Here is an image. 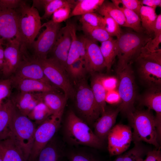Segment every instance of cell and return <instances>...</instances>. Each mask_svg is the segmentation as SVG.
Here are the masks:
<instances>
[{
	"label": "cell",
	"instance_id": "obj_1",
	"mask_svg": "<svg viewBox=\"0 0 161 161\" xmlns=\"http://www.w3.org/2000/svg\"><path fill=\"white\" fill-rule=\"evenodd\" d=\"M152 38L145 32L127 31L122 32L117 38L118 60L116 72L119 71L135 61L142 48Z\"/></svg>",
	"mask_w": 161,
	"mask_h": 161
},
{
	"label": "cell",
	"instance_id": "obj_2",
	"mask_svg": "<svg viewBox=\"0 0 161 161\" xmlns=\"http://www.w3.org/2000/svg\"><path fill=\"white\" fill-rule=\"evenodd\" d=\"M66 140L72 144L97 148L103 146V141L93 132L88 125L72 110L68 112L64 125Z\"/></svg>",
	"mask_w": 161,
	"mask_h": 161
},
{
	"label": "cell",
	"instance_id": "obj_3",
	"mask_svg": "<svg viewBox=\"0 0 161 161\" xmlns=\"http://www.w3.org/2000/svg\"><path fill=\"white\" fill-rule=\"evenodd\" d=\"M130 126L133 129L134 143L143 141L157 148L160 142L157 130L155 117L150 110H136L126 115Z\"/></svg>",
	"mask_w": 161,
	"mask_h": 161
},
{
	"label": "cell",
	"instance_id": "obj_4",
	"mask_svg": "<svg viewBox=\"0 0 161 161\" xmlns=\"http://www.w3.org/2000/svg\"><path fill=\"white\" fill-rule=\"evenodd\" d=\"M19 38L20 50L23 54L27 53L42 28L41 17L37 9L27 5L24 1L18 8Z\"/></svg>",
	"mask_w": 161,
	"mask_h": 161
},
{
	"label": "cell",
	"instance_id": "obj_5",
	"mask_svg": "<svg viewBox=\"0 0 161 161\" xmlns=\"http://www.w3.org/2000/svg\"><path fill=\"white\" fill-rule=\"evenodd\" d=\"M36 129L32 120L16 109L10 124L9 138L19 149L26 161L31 154Z\"/></svg>",
	"mask_w": 161,
	"mask_h": 161
},
{
	"label": "cell",
	"instance_id": "obj_6",
	"mask_svg": "<svg viewBox=\"0 0 161 161\" xmlns=\"http://www.w3.org/2000/svg\"><path fill=\"white\" fill-rule=\"evenodd\" d=\"M135 61L141 79L150 88H161V49L151 52L143 47Z\"/></svg>",
	"mask_w": 161,
	"mask_h": 161
},
{
	"label": "cell",
	"instance_id": "obj_7",
	"mask_svg": "<svg viewBox=\"0 0 161 161\" xmlns=\"http://www.w3.org/2000/svg\"><path fill=\"white\" fill-rule=\"evenodd\" d=\"M116 72L118 80L117 90L121 99L118 107L120 112L126 115L135 110L136 89L134 72L131 64Z\"/></svg>",
	"mask_w": 161,
	"mask_h": 161
},
{
	"label": "cell",
	"instance_id": "obj_8",
	"mask_svg": "<svg viewBox=\"0 0 161 161\" xmlns=\"http://www.w3.org/2000/svg\"><path fill=\"white\" fill-rule=\"evenodd\" d=\"M81 80L75 92L76 106L83 120L88 125H91L101 114L91 87L84 80Z\"/></svg>",
	"mask_w": 161,
	"mask_h": 161
},
{
	"label": "cell",
	"instance_id": "obj_9",
	"mask_svg": "<svg viewBox=\"0 0 161 161\" xmlns=\"http://www.w3.org/2000/svg\"><path fill=\"white\" fill-rule=\"evenodd\" d=\"M38 60L44 74L49 82L63 90L67 98L74 97L75 92L64 68L51 58Z\"/></svg>",
	"mask_w": 161,
	"mask_h": 161
},
{
	"label": "cell",
	"instance_id": "obj_10",
	"mask_svg": "<svg viewBox=\"0 0 161 161\" xmlns=\"http://www.w3.org/2000/svg\"><path fill=\"white\" fill-rule=\"evenodd\" d=\"M62 116L52 114L36 128L29 161H35L41 150L54 137L60 126Z\"/></svg>",
	"mask_w": 161,
	"mask_h": 161
},
{
	"label": "cell",
	"instance_id": "obj_11",
	"mask_svg": "<svg viewBox=\"0 0 161 161\" xmlns=\"http://www.w3.org/2000/svg\"><path fill=\"white\" fill-rule=\"evenodd\" d=\"M44 27L45 29L33 42L30 48L33 53L32 57L38 60L47 58L61 28L60 24L55 23L52 20L42 25V27Z\"/></svg>",
	"mask_w": 161,
	"mask_h": 161
},
{
	"label": "cell",
	"instance_id": "obj_12",
	"mask_svg": "<svg viewBox=\"0 0 161 161\" xmlns=\"http://www.w3.org/2000/svg\"><path fill=\"white\" fill-rule=\"evenodd\" d=\"M132 136L129 126L122 124L114 125L107 137L108 149L110 155H120L126 152L132 141Z\"/></svg>",
	"mask_w": 161,
	"mask_h": 161
},
{
	"label": "cell",
	"instance_id": "obj_13",
	"mask_svg": "<svg viewBox=\"0 0 161 161\" xmlns=\"http://www.w3.org/2000/svg\"><path fill=\"white\" fill-rule=\"evenodd\" d=\"M71 42L70 22H69L60 29L55 42L50 52L52 55L50 58L58 62L65 70Z\"/></svg>",
	"mask_w": 161,
	"mask_h": 161
},
{
	"label": "cell",
	"instance_id": "obj_14",
	"mask_svg": "<svg viewBox=\"0 0 161 161\" xmlns=\"http://www.w3.org/2000/svg\"><path fill=\"white\" fill-rule=\"evenodd\" d=\"M12 76L18 78L39 80L51 83L45 76L39 61L28 55H21V61Z\"/></svg>",
	"mask_w": 161,
	"mask_h": 161
},
{
	"label": "cell",
	"instance_id": "obj_15",
	"mask_svg": "<svg viewBox=\"0 0 161 161\" xmlns=\"http://www.w3.org/2000/svg\"><path fill=\"white\" fill-rule=\"evenodd\" d=\"M18 34L17 12L0 7V38L4 41L19 38Z\"/></svg>",
	"mask_w": 161,
	"mask_h": 161
},
{
	"label": "cell",
	"instance_id": "obj_16",
	"mask_svg": "<svg viewBox=\"0 0 161 161\" xmlns=\"http://www.w3.org/2000/svg\"><path fill=\"white\" fill-rule=\"evenodd\" d=\"M7 41L4 49V62L1 71L4 75L7 77L14 73L21 59L19 38L17 37Z\"/></svg>",
	"mask_w": 161,
	"mask_h": 161
},
{
	"label": "cell",
	"instance_id": "obj_17",
	"mask_svg": "<svg viewBox=\"0 0 161 161\" xmlns=\"http://www.w3.org/2000/svg\"><path fill=\"white\" fill-rule=\"evenodd\" d=\"M82 38L86 48L85 64L86 71L92 73L101 71L106 68V65L100 47L96 41L86 36Z\"/></svg>",
	"mask_w": 161,
	"mask_h": 161
},
{
	"label": "cell",
	"instance_id": "obj_18",
	"mask_svg": "<svg viewBox=\"0 0 161 161\" xmlns=\"http://www.w3.org/2000/svg\"><path fill=\"white\" fill-rule=\"evenodd\" d=\"M120 112L119 108L107 109L94 123V133L103 141L110 130L114 126L116 118Z\"/></svg>",
	"mask_w": 161,
	"mask_h": 161
},
{
	"label": "cell",
	"instance_id": "obj_19",
	"mask_svg": "<svg viewBox=\"0 0 161 161\" xmlns=\"http://www.w3.org/2000/svg\"><path fill=\"white\" fill-rule=\"evenodd\" d=\"M161 88H150L143 95L141 104L156 113L155 117L156 126L159 141L161 136Z\"/></svg>",
	"mask_w": 161,
	"mask_h": 161
},
{
	"label": "cell",
	"instance_id": "obj_20",
	"mask_svg": "<svg viewBox=\"0 0 161 161\" xmlns=\"http://www.w3.org/2000/svg\"><path fill=\"white\" fill-rule=\"evenodd\" d=\"M10 79L12 86H13L20 92L38 93L57 90L56 87L51 83L41 80L18 78L13 76Z\"/></svg>",
	"mask_w": 161,
	"mask_h": 161
},
{
	"label": "cell",
	"instance_id": "obj_21",
	"mask_svg": "<svg viewBox=\"0 0 161 161\" xmlns=\"http://www.w3.org/2000/svg\"><path fill=\"white\" fill-rule=\"evenodd\" d=\"M16 109L27 116L41 100L38 93L19 92L10 99Z\"/></svg>",
	"mask_w": 161,
	"mask_h": 161
},
{
	"label": "cell",
	"instance_id": "obj_22",
	"mask_svg": "<svg viewBox=\"0 0 161 161\" xmlns=\"http://www.w3.org/2000/svg\"><path fill=\"white\" fill-rule=\"evenodd\" d=\"M41 100L47 105L52 114L63 115L67 98L57 91L38 92Z\"/></svg>",
	"mask_w": 161,
	"mask_h": 161
},
{
	"label": "cell",
	"instance_id": "obj_23",
	"mask_svg": "<svg viewBox=\"0 0 161 161\" xmlns=\"http://www.w3.org/2000/svg\"><path fill=\"white\" fill-rule=\"evenodd\" d=\"M16 110L10 99L3 103L0 108V140L9 137L10 124Z\"/></svg>",
	"mask_w": 161,
	"mask_h": 161
},
{
	"label": "cell",
	"instance_id": "obj_24",
	"mask_svg": "<svg viewBox=\"0 0 161 161\" xmlns=\"http://www.w3.org/2000/svg\"><path fill=\"white\" fill-rule=\"evenodd\" d=\"M0 157L3 161H26L19 149L9 138L0 140Z\"/></svg>",
	"mask_w": 161,
	"mask_h": 161
},
{
	"label": "cell",
	"instance_id": "obj_25",
	"mask_svg": "<svg viewBox=\"0 0 161 161\" xmlns=\"http://www.w3.org/2000/svg\"><path fill=\"white\" fill-rule=\"evenodd\" d=\"M91 80V88L101 114L106 108L105 97L106 91L101 81V75L94 74Z\"/></svg>",
	"mask_w": 161,
	"mask_h": 161
},
{
	"label": "cell",
	"instance_id": "obj_26",
	"mask_svg": "<svg viewBox=\"0 0 161 161\" xmlns=\"http://www.w3.org/2000/svg\"><path fill=\"white\" fill-rule=\"evenodd\" d=\"M63 153L54 137L41 150L35 161H59Z\"/></svg>",
	"mask_w": 161,
	"mask_h": 161
},
{
	"label": "cell",
	"instance_id": "obj_27",
	"mask_svg": "<svg viewBox=\"0 0 161 161\" xmlns=\"http://www.w3.org/2000/svg\"><path fill=\"white\" fill-rule=\"evenodd\" d=\"M97 11L102 16H108L111 17L120 26L128 27L123 13L112 2L104 0Z\"/></svg>",
	"mask_w": 161,
	"mask_h": 161
},
{
	"label": "cell",
	"instance_id": "obj_28",
	"mask_svg": "<svg viewBox=\"0 0 161 161\" xmlns=\"http://www.w3.org/2000/svg\"><path fill=\"white\" fill-rule=\"evenodd\" d=\"M100 47L107 72L110 71L114 61L117 56L118 48L117 39L113 38L102 42Z\"/></svg>",
	"mask_w": 161,
	"mask_h": 161
},
{
	"label": "cell",
	"instance_id": "obj_29",
	"mask_svg": "<svg viewBox=\"0 0 161 161\" xmlns=\"http://www.w3.org/2000/svg\"><path fill=\"white\" fill-rule=\"evenodd\" d=\"M157 15L155 9L142 5L140 10V18L141 25L145 32L151 36Z\"/></svg>",
	"mask_w": 161,
	"mask_h": 161
},
{
	"label": "cell",
	"instance_id": "obj_30",
	"mask_svg": "<svg viewBox=\"0 0 161 161\" xmlns=\"http://www.w3.org/2000/svg\"><path fill=\"white\" fill-rule=\"evenodd\" d=\"M112 1L123 13L128 27L132 29L137 32H145L142 27L140 18L137 14L133 11L122 6L119 0H112Z\"/></svg>",
	"mask_w": 161,
	"mask_h": 161
},
{
	"label": "cell",
	"instance_id": "obj_31",
	"mask_svg": "<svg viewBox=\"0 0 161 161\" xmlns=\"http://www.w3.org/2000/svg\"><path fill=\"white\" fill-rule=\"evenodd\" d=\"M104 0H80L76 3L71 12L69 18L77 16L94 12L101 6Z\"/></svg>",
	"mask_w": 161,
	"mask_h": 161
},
{
	"label": "cell",
	"instance_id": "obj_32",
	"mask_svg": "<svg viewBox=\"0 0 161 161\" xmlns=\"http://www.w3.org/2000/svg\"><path fill=\"white\" fill-rule=\"evenodd\" d=\"M134 146L113 161H139L147 153L146 148L141 142L134 143Z\"/></svg>",
	"mask_w": 161,
	"mask_h": 161
},
{
	"label": "cell",
	"instance_id": "obj_33",
	"mask_svg": "<svg viewBox=\"0 0 161 161\" xmlns=\"http://www.w3.org/2000/svg\"><path fill=\"white\" fill-rule=\"evenodd\" d=\"M52 114L41 100L35 107L27 117L39 125L50 116Z\"/></svg>",
	"mask_w": 161,
	"mask_h": 161
},
{
	"label": "cell",
	"instance_id": "obj_34",
	"mask_svg": "<svg viewBox=\"0 0 161 161\" xmlns=\"http://www.w3.org/2000/svg\"><path fill=\"white\" fill-rule=\"evenodd\" d=\"M81 28L86 37L95 41L101 43L112 38L102 27H92L82 24Z\"/></svg>",
	"mask_w": 161,
	"mask_h": 161
},
{
	"label": "cell",
	"instance_id": "obj_35",
	"mask_svg": "<svg viewBox=\"0 0 161 161\" xmlns=\"http://www.w3.org/2000/svg\"><path fill=\"white\" fill-rule=\"evenodd\" d=\"M72 42L67 59L66 68L74 62L80 58L78 45V38L76 34L75 25L70 22Z\"/></svg>",
	"mask_w": 161,
	"mask_h": 161
},
{
	"label": "cell",
	"instance_id": "obj_36",
	"mask_svg": "<svg viewBox=\"0 0 161 161\" xmlns=\"http://www.w3.org/2000/svg\"><path fill=\"white\" fill-rule=\"evenodd\" d=\"M76 3L74 0H49L44 7V13L42 18H49L55 11L64 7L69 6L73 8Z\"/></svg>",
	"mask_w": 161,
	"mask_h": 161
},
{
	"label": "cell",
	"instance_id": "obj_37",
	"mask_svg": "<svg viewBox=\"0 0 161 161\" xmlns=\"http://www.w3.org/2000/svg\"><path fill=\"white\" fill-rule=\"evenodd\" d=\"M86 71L84 61L80 58L70 65L66 70L73 78L77 80L82 79Z\"/></svg>",
	"mask_w": 161,
	"mask_h": 161
},
{
	"label": "cell",
	"instance_id": "obj_38",
	"mask_svg": "<svg viewBox=\"0 0 161 161\" xmlns=\"http://www.w3.org/2000/svg\"><path fill=\"white\" fill-rule=\"evenodd\" d=\"M69 161H99L92 154L80 150H72L65 154Z\"/></svg>",
	"mask_w": 161,
	"mask_h": 161
},
{
	"label": "cell",
	"instance_id": "obj_39",
	"mask_svg": "<svg viewBox=\"0 0 161 161\" xmlns=\"http://www.w3.org/2000/svg\"><path fill=\"white\" fill-rule=\"evenodd\" d=\"M79 21L82 24H85L92 27H103V17L94 12L81 15Z\"/></svg>",
	"mask_w": 161,
	"mask_h": 161
},
{
	"label": "cell",
	"instance_id": "obj_40",
	"mask_svg": "<svg viewBox=\"0 0 161 161\" xmlns=\"http://www.w3.org/2000/svg\"><path fill=\"white\" fill-rule=\"evenodd\" d=\"M103 28L111 37L116 36L118 38L122 31L117 22L111 17L105 16H103Z\"/></svg>",
	"mask_w": 161,
	"mask_h": 161
},
{
	"label": "cell",
	"instance_id": "obj_41",
	"mask_svg": "<svg viewBox=\"0 0 161 161\" xmlns=\"http://www.w3.org/2000/svg\"><path fill=\"white\" fill-rule=\"evenodd\" d=\"M71 7L65 6L55 11L52 15V20L54 22L58 24L69 18L71 13Z\"/></svg>",
	"mask_w": 161,
	"mask_h": 161
},
{
	"label": "cell",
	"instance_id": "obj_42",
	"mask_svg": "<svg viewBox=\"0 0 161 161\" xmlns=\"http://www.w3.org/2000/svg\"><path fill=\"white\" fill-rule=\"evenodd\" d=\"M12 86L10 78L0 80V108L3 103V99L10 95Z\"/></svg>",
	"mask_w": 161,
	"mask_h": 161
},
{
	"label": "cell",
	"instance_id": "obj_43",
	"mask_svg": "<svg viewBox=\"0 0 161 161\" xmlns=\"http://www.w3.org/2000/svg\"><path fill=\"white\" fill-rule=\"evenodd\" d=\"M119 1L122 6L133 11L140 17V10L143 5L140 0H119Z\"/></svg>",
	"mask_w": 161,
	"mask_h": 161
},
{
	"label": "cell",
	"instance_id": "obj_44",
	"mask_svg": "<svg viewBox=\"0 0 161 161\" xmlns=\"http://www.w3.org/2000/svg\"><path fill=\"white\" fill-rule=\"evenodd\" d=\"M102 84L106 92L115 89L118 85V79L115 77L101 75Z\"/></svg>",
	"mask_w": 161,
	"mask_h": 161
},
{
	"label": "cell",
	"instance_id": "obj_45",
	"mask_svg": "<svg viewBox=\"0 0 161 161\" xmlns=\"http://www.w3.org/2000/svg\"><path fill=\"white\" fill-rule=\"evenodd\" d=\"M161 43V33H160L149 40L143 48L149 52H155L160 49L159 45Z\"/></svg>",
	"mask_w": 161,
	"mask_h": 161
},
{
	"label": "cell",
	"instance_id": "obj_46",
	"mask_svg": "<svg viewBox=\"0 0 161 161\" xmlns=\"http://www.w3.org/2000/svg\"><path fill=\"white\" fill-rule=\"evenodd\" d=\"M105 101L110 104L116 105L120 104L121 99L117 89H113L106 92Z\"/></svg>",
	"mask_w": 161,
	"mask_h": 161
},
{
	"label": "cell",
	"instance_id": "obj_47",
	"mask_svg": "<svg viewBox=\"0 0 161 161\" xmlns=\"http://www.w3.org/2000/svg\"><path fill=\"white\" fill-rule=\"evenodd\" d=\"M24 1L21 0H0V7L15 10L19 8Z\"/></svg>",
	"mask_w": 161,
	"mask_h": 161
},
{
	"label": "cell",
	"instance_id": "obj_48",
	"mask_svg": "<svg viewBox=\"0 0 161 161\" xmlns=\"http://www.w3.org/2000/svg\"><path fill=\"white\" fill-rule=\"evenodd\" d=\"M144 161H161V154L160 149L148 151Z\"/></svg>",
	"mask_w": 161,
	"mask_h": 161
},
{
	"label": "cell",
	"instance_id": "obj_49",
	"mask_svg": "<svg viewBox=\"0 0 161 161\" xmlns=\"http://www.w3.org/2000/svg\"><path fill=\"white\" fill-rule=\"evenodd\" d=\"M140 1L143 5H145L155 9L157 7H161V0H142Z\"/></svg>",
	"mask_w": 161,
	"mask_h": 161
},
{
	"label": "cell",
	"instance_id": "obj_50",
	"mask_svg": "<svg viewBox=\"0 0 161 161\" xmlns=\"http://www.w3.org/2000/svg\"><path fill=\"white\" fill-rule=\"evenodd\" d=\"M153 32L154 36L161 33V14L160 13L157 15L154 24Z\"/></svg>",
	"mask_w": 161,
	"mask_h": 161
},
{
	"label": "cell",
	"instance_id": "obj_51",
	"mask_svg": "<svg viewBox=\"0 0 161 161\" xmlns=\"http://www.w3.org/2000/svg\"><path fill=\"white\" fill-rule=\"evenodd\" d=\"M49 0H33L32 1V6L37 9L43 7L44 8Z\"/></svg>",
	"mask_w": 161,
	"mask_h": 161
},
{
	"label": "cell",
	"instance_id": "obj_52",
	"mask_svg": "<svg viewBox=\"0 0 161 161\" xmlns=\"http://www.w3.org/2000/svg\"><path fill=\"white\" fill-rule=\"evenodd\" d=\"M3 40L0 38V72H1L4 62V49L3 47Z\"/></svg>",
	"mask_w": 161,
	"mask_h": 161
},
{
	"label": "cell",
	"instance_id": "obj_53",
	"mask_svg": "<svg viewBox=\"0 0 161 161\" xmlns=\"http://www.w3.org/2000/svg\"><path fill=\"white\" fill-rule=\"evenodd\" d=\"M139 161H144V160H143V158H142L140 159Z\"/></svg>",
	"mask_w": 161,
	"mask_h": 161
},
{
	"label": "cell",
	"instance_id": "obj_54",
	"mask_svg": "<svg viewBox=\"0 0 161 161\" xmlns=\"http://www.w3.org/2000/svg\"><path fill=\"white\" fill-rule=\"evenodd\" d=\"M0 161H3L1 159L0 157Z\"/></svg>",
	"mask_w": 161,
	"mask_h": 161
}]
</instances>
